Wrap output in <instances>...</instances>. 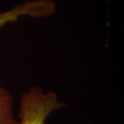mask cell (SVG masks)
<instances>
[{
  "label": "cell",
  "mask_w": 124,
  "mask_h": 124,
  "mask_svg": "<svg viewBox=\"0 0 124 124\" xmlns=\"http://www.w3.org/2000/svg\"><path fill=\"white\" fill-rule=\"evenodd\" d=\"M65 106L56 93L35 85L22 94L17 117L19 124H46L52 114Z\"/></svg>",
  "instance_id": "1"
},
{
  "label": "cell",
  "mask_w": 124,
  "mask_h": 124,
  "mask_svg": "<svg viewBox=\"0 0 124 124\" xmlns=\"http://www.w3.org/2000/svg\"><path fill=\"white\" fill-rule=\"evenodd\" d=\"M56 6L53 0H30L19 3L13 8L0 12V29L20 19L30 17L44 18L56 11Z\"/></svg>",
  "instance_id": "2"
},
{
  "label": "cell",
  "mask_w": 124,
  "mask_h": 124,
  "mask_svg": "<svg viewBox=\"0 0 124 124\" xmlns=\"http://www.w3.org/2000/svg\"><path fill=\"white\" fill-rule=\"evenodd\" d=\"M0 124H19L14 112V98L11 93L0 85Z\"/></svg>",
  "instance_id": "3"
}]
</instances>
